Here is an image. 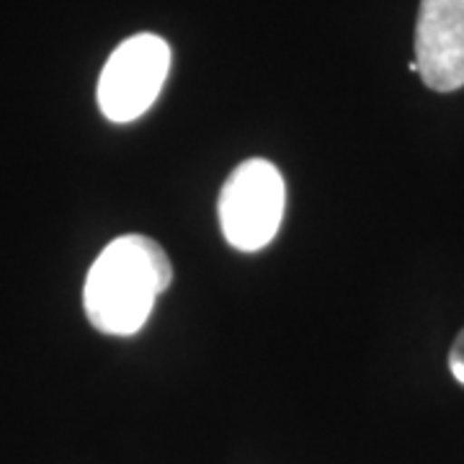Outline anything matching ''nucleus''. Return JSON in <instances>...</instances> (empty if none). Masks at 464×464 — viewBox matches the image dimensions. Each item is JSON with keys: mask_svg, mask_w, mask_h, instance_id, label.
<instances>
[{"mask_svg": "<svg viewBox=\"0 0 464 464\" xmlns=\"http://www.w3.org/2000/svg\"><path fill=\"white\" fill-rule=\"evenodd\" d=\"M168 253L148 235H121L93 261L85 279L83 304L91 325L109 335H132L170 286Z\"/></svg>", "mask_w": 464, "mask_h": 464, "instance_id": "1", "label": "nucleus"}, {"mask_svg": "<svg viewBox=\"0 0 464 464\" xmlns=\"http://www.w3.org/2000/svg\"><path fill=\"white\" fill-rule=\"evenodd\" d=\"M286 186L282 173L264 158L235 168L219 191V227L237 250L266 248L282 227Z\"/></svg>", "mask_w": 464, "mask_h": 464, "instance_id": "2", "label": "nucleus"}, {"mask_svg": "<svg viewBox=\"0 0 464 464\" xmlns=\"http://www.w3.org/2000/svg\"><path fill=\"white\" fill-rule=\"evenodd\" d=\"M170 70V47L158 34H134L124 39L99 78V109L114 124L134 121L160 96Z\"/></svg>", "mask_w": 464, "mask_h": 464, "instance_id": "3", "label": "nucleus"}, {"mask_svg": "<svg viewBox=\"0 0 464 464\" xmlns=\"http://www.w3.org/2000/svg\"><path fill=\"white\" fill-rule=\"evenodd\" d=\"M418 75L436 93L464 85V0H420L415 21Z\"/></svg>", "mask_w": 464, "mask_h": 464, "instance_id": "4", "label": "nucleus"}, {"mask_svg": "<svg viewBox=\"0 0 464 464\" xmlns=\"http://www.w3.org/2000/svg\"><path fill=\"white\" fill-rule=\"evenodd\" d=\"M449 369H451L454 380L464 384V328L454 338L451 348H449Z\"/></svg>", "mask_w": 464, "mask_h": 464, "instance_id": "5", "label": "nucleus"}]
</instances>
